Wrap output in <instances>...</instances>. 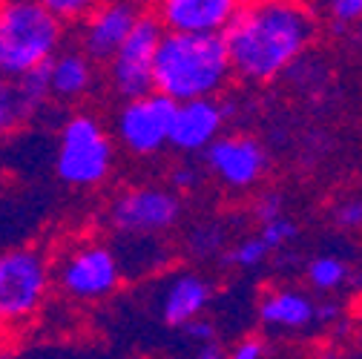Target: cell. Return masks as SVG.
Here are the masks:
<instances>
[{
    "mask_svg": "<svg viewBox=\"0 0 362 359\" xmlns=\"http://www.w3.org/2000/svg\"><path fill=\"white\" fill-rule=\"evenodd\" d=\"M320 32L305 0H247L224 29L233 75L247 83H270L308 55Z\"/></svg>",
    "mask_w": 362,
    "mask_h": 359,
    "instance_id": "obj_1",
    "label": "cell"
},
{
    "mask_svg": "<svg viewBox=\"0 0 362 359\" xmlns=\"http://www.w3.org/2000/svg\"><path fill=\"white\" fill-rule=\"evenodd\" d=\"M233 64L224 35L164 32L156 55V89L173 101L216 98L228 89Z\"/></svg>",
    "mask_w": 362,
    "mask_h": 359,
    "instance_id": "obj_2",
    "label": "cell"
},
{
    "mask_svg": "<svg viewBox=\"0 0 362 359\" xmlns=\"http://www.w3.org/2000/svg\"><path fill=\"white\" fill-rule=\"evenodd\" d=\"M66 20L37 0H0V78L18 81L64 49Z\"/></svg>",
    "mask_w": 362,
    "mask_h": 359,
    "instance_id": "obj_3",
    "label": "cell"
},
{
    "mask_svg": "<svg viewBox=\"0 0 362 359\" xmlns=\"http://www.w3.org/2000/svg\"><path fill=\"white\" fill-rule=\"evenodd\" d=\"M55 282V267L40 247L0 250V331L26 325L43 307Z\"/></svg>",
    "mask_w": 362,
    "mask_h": 359,
    "instance_id": "obj_4",
    "label": "cell"
},
{
    "mask_svg": "<svg viewBox=\"0 0 362 359\" xmlns=\"http://www.w3.org/2000/svg\"><path fill=\"white\" fill-rule=\"evenodd\" d=\"M112 139L95 115L75 112L64 121L55 155V172L64 184L78 190L98 187L112 172Z\"/></svg>",
    "mask_w": 362,
    "mask_h": 359,
    "instance_id": "obj_5",
    "label": "cell"
},
{
    "mask_svg": "<svg viewBox=\"0 0 362 359\" xmlns=\"http://www.w3.org/2000/svg\"><path fill=\"white\" fill-rule=\"evenodd\" d=\"M124 264L118 250L104 242L83 239L69 245L55 261V285L75 302H101L124 282Z\"/></svg>",
    "mask_w": 362,
    "mask_h": 359,
    "instance_id": "obj_6",
    "label": "cell"
},
{
    "mask_svg": "<svg viewBox=\"0 0 362 359\" xmlns=\"http://www.w3.org/2000/svg\"><path fill=\"white\" fill-rule=\"evenodd\" d=\"M164 23L156 12H144V18L135 23L129 37L121 43V49L107 64V78L112 95L121 101H135L156 93V55L164 37Z\"/></svg>",
    "mask_w": 362,
    "mask_h": 359,
    "instance_id": "obj_7",
    "label": "cell"
},
{
    "mask_svg": "<svg viewBox=\"0 0 362 359\" xmlns=\"http://www.w3.org/2000/svg\"><path fill=\"white\" fill-rule=\"evenodd\" d=\"M181 199L173 187L141 184L118 193L104 218L115 236H164L181 221Z\"/></svg>",
    "mask_w": 362,
    "mask_h": 359,
    "instance_id": "obj_8",
    "label": "cell"
},
{
    "mask_svg": "<svg viewBox=\"0 0 362 359\" xmlns=\"http://www.w3.org/2000/svg\"><path fill=\"white\" fill-rule=\"evenodd\" d=\"M178 101L164 93H150L144 98L124 101L115 112V136L129 155L150 158L170 147L173 121H175Z\"/></svg>",
    "mask_w": 362,
    "mask_h": 359,
    "instance_id": "obj_9",
    "label": "cell"
},
{
    "mask_svg": "<svg viewBox=\"0 0 362 359\" xmlns=\"http://www.w3.org/2000/svg\"><path fill=\"white\" fill-rule=\"evenodd\" d=\"M147 12L144 0H98L78 23V47L95 64H110Z\"/></svg>",
    "mask_w": 362,
    "mask_h": 359,
    "instance_id": "obj_10",
    "label": "cell"
},
{
    "mask_svg": "<svg viewBox=\"0 0 362 359\" xmlns=\"http://www.w3.org/2000/svg\"><path fill=\"white\" fill-rule=\"evenodd\" d=\"M204 167L228 190H250L267 170V153L253 136H218L204 153Z\"/></svg>",
    "mask_w": 362,
    "mask_h": 359,
    "instance_id": "obj_11",
    "label": "cell"
},
{
    "mask_svg": "<svg viewBox=\"0 0 362 359\" xmlns=\"http://www.w3.org/2000/svg\"><path fill=\"white\" fill-rule=\"evenodd\" d=\"M247 0H156V15L167 32L221 35Z\"/></svg>",
    "mask_w": 362,
    "mask_h": 359,
    "instance_id": "obj_12",
    "label": "cell"
},
{
    "mask_svg": "<svg viewBox=\"0 0 362 359\" xmlns=\"http://www.w3.org/2000/svg\"><path fill=\"white\" fill-rule=\"evenodd\" d=\"M228 115H224L221 101L216 98H199V101H185L175 110V121H173V136H170V147L185 153V155H196L204 153L218 136Z\"/></svg>",
    "mask_w": 362,
    "mask_h": 359,
    "instance_id": "obj_13",
    "label": "cell"
},
{
    "mask_svg": "<svg viewBox=\"0 0 362 359\" xmlns=\"http://www.w3.org/2000/svg\"><path fill=\"white\" fill-rule=\"evenodd\" d=\"M213 299V285L199 276V273H175L158 299V313H161V322L170 328H185L190 319L202 317L204 307Z\"/></svg>",
    "mask_w": 362,
    "mask_h": 359,
    "instance_id": "obj_14",
    "label": "cell"
},
{
    "mask_svg": "<svg viewBox=\"0 0 362 359\" xmlns=\"http://www.w3.org/2000/svg\"><path fill=\"white\" fill-rule=\"evenodd\" d=\"M259 319L267 328L302 334L316 325V302L296 288H270L259 299Z\"/></svg>",
    "mask_w": 362,
    "mask_h": 359,
    "instance_id": "obj_15",
    "label": "cell"
},
{
    "mask_svg": "<svg viewBox=\"0 0 362 359\" xmlns=\"http://www.w3.org/2000/svg\"><path fill=\"white\" fill-rule=\"evenodd\" d=\"M52 98L58 101H81L93 93L95 86V61L89 58L81 47L78 49H61L52 64Z\"/></svg>",
    "mask_w": 362,
    "mask_h": 359,
    "instance_id": "obj_16",
    "label": "cell"
},
{
    "mask_svg": "<svg viewBox=\"0 0 362 359\" xmlns=\"http://www.w3.org/2000/svg\"><path fill=\"white\" fill-rule=\"evenodd\" d=\"M351 276V267L345 259L334 256V253H322V256H313L305 267V279L313 290L320 293H334L339 290Z\"/></svg>",
    "mask_w": 362,
    "mask_h": 359,
    "instance_id": "obj_17",
    "label": "cell"
},
{
    "mask_svg": "<svg viewBox=\"0 0 362 359\" xmlns=\"http://www.w3.org/2000/svg\"><path fill=\"white\" fill-rule=\"evenodd\" d=\"M52 61L40 64L35 69H29L26 75H21L15 83H18V93H21V101L26 107L29 115H37L43 107L49 104L52 98V69H49Z\"/></svg>",
    "mask_w": 362,
    "mask_h": 359,
    "instance_id": "obj_18",
    "label": "cell"
},
{
    "mask_svg": "<svg viewBox=\"0 0 362 359\" xmlns=\"http://www.w3.org/2000/svg\"><path fill=\"white\" fill-rule=\"evenodd\" d=\"M32 115L26 112L23 101H21V93H18V83L9 81V78H0V136L18 124H26Z\"/></svg>",
    "mask_w": 362,
    "mask_h": 359,
    "instance_id": "obj_19",
    "label": "cell"
},
{
    "mask_svg": "<svg viewBox=\"0 0 362 359\" xmlns=\"http://www.w3.org/2000/svg\"><path fill=\"white\" fill-rule=\"evenodd\" d=\"M270 253H274V247H270L262 236H247L233 250L224 253L221 259H224V264H236V267H245V271H256V267H262L270 259Z\"/></svg>",
    "mask_w": 362,
    "mask_h": 359,
    "instance_id": "obj_20",
    "label": "cell"
},
{
    "mask_svg": "<svg viewBox=\"0 0 362 359\" xmlns=\"http://www.w3.org/2000/svg\"><path fill=\"white\" fill-rule=\"evenodd\" d=\"M325 9L334 35H342L348 26L362 20V0H325Z\"/></svg>",
    "mask_w": 362,
    "mask_h": 359,
    "instance_id": "obj_21",
    "label": "cell"
},
{
    "mask_svg": "<svg viewBox=\"0 0 362 359\" xmlns=\"http://www.w3.org/2000/svg\"><path fill=\"white\" fill-rule=\"evenodd\" d=\"M259 236H262L270 247H274V253H276V250L288 247V245L299 236V228H296V221H293L291 216H279V218H274V221H264L262 230H259Z\"/></svg>",
    "mask_w": 362,
    "mask_h": 359,
    "instance_id": "obj_22",
    "label": "cell"
},
{
    "mask_svg": "<svg viewBox=\"0 0 362 359\" xmlns=\"http://www.w3.org/2000/svg\"><path fill=\"white\" fill-rule=\"evenodd\" d=\"M187 245H190V253H193V256L207 259L210 253L221 250V245H224V230L218 228V224H202V228H196V230L190 233Z\"/></svg>",
    "mask_w": 362,
    "mask_h": 359,
    "instance_id": "obj_23",
    "label": "cell"
},
{
    "mask_svg": "<svg viewBox=\"0 0 362 359\" xmlns=\"http://www.w3.org/2000/svg\"><path fill=\"white\" fill-rule=\"evenodd\" d=\"M49 12H55L61 20H81L83 15H89V9H95L98 0H37Z\"/></svg>",
    "mask_w": 362,
    "mask_h": 359,
    "instance_id": "obj_24",
    "label": "cell"
},
{
    "mask_svg": "<svg viewBox=\"0 0 362 359\" xmlns=\"http://www.w3.org/2000/svg\"><path fill=\"white\" fill-rule=\"evenodd\" d=\"M334 224L339 230H359L362 228V199H345L334 207Z\"/></svg>",
    "mask_w": 362,
    "mask_h": 359,
    "instance_id": "obj_25",
    "label": "cell"
},
{
    "mask_svg": "<svg viewBox=\"0 0 362 359\" xmlns=\"http://www.w3.org/2000/svg\"><path fill=\"white\" fill-rule=\"evenodd\" d=\"M253 216H256V221H262V224L285 216V199H282L276 190L262 193V196L256 199V204H253Z\"/></svg>",
    "mask_w": 362,
    "mask_h": 359,
    "instance_id": "obj_26",
    "label": "cell"
},
{
    "mask_svg": "<svg viewBox=\"0 0 362 359\" xmlns=\"http://www.w3.org/2000/svg\"><path fill=\"white\" fill-rule=\"evenodd\" d=\"M170 184L175 193H190L202 184V170H196L193 164H181L170 172Z\"/></svg>",
    "mask_w": 362,
    "mask_h": 359,
    "instance_id": "obj_27",
    "label": "cell"
},
{
    "mask_svg": "<svg viewBox=\"0 0 362 359\" xmlns=\"http://www.w3.org/2000/svg\"><path fill=\"white\" fill-rule=\"evenodd\" d=\"M267 353V345L262 336H242L233 348H230V359H264Z\"/></svg>",
    "mask_w": 362,
    "mask_h": 359,
    "instance_id": "obj_28",
    "label": "cell"
},
{
    "mask_svg": "<svg viewBox=\"0 0 362 359\" xmlns=\"http://www.w3.org/2000/svg\"><path fill=\"white\" fill-rule=\"evenodd\" d=\"M348 317L345 307L337 302V299H325V302H316V325H325V328H334L337 322H342Z\"/></svg>",
    "mask_w": 362,
    "mask_h": 359,
    "instance_id": "obj_29",
    "label": "cell"
},
{
    "mask_svg": "<svg viewBox=\"0 0 362 359\" xmlns=\"http://www.w3.org/2000/svg\"><path fill=\"white\" fill-rule=\"evenodd\" d=\"M181 334H185L187 339H193V342H210V339H216V325L210 322V319H204V317H196V319H190L185 328H181Z\"/></svg>",
    "mask_w": 362,
    "mask_h": 359,
    "instance_id": "obj_30",
    "label": "cell"
},
{
    "mask_svg": "<svg viewBox=\"0 0 362 359\" xmlns=\"http://www.w3.org/2000/svg\"><path fill=\"white\" fill-rule=\"evenodd\" d=\"M196 359H230V351L224 348L218 339H210V342H202L199 345Z\"/></svg>",
    "mask_w": 362,
    "mask_h": 359,
    "instance_id": "obj_31",
    "label": "cell"
},
{
    "mask_svg": "<svg viewBox=\"0 0 362 359\" xmlns=\"http://www.w3.org/2000/svg\"><path fill=\"white\" fill-rule=\"evenodd\" d=\"M313 359H345V356H342V351H339V348L325 345V348H320V351L313 353Z\"/></svg>",
    "mask_w": 362,
    "mask_h": 359,
    "instance_id": "obj_32",
    "label": "cell"
},
{
    "mask_svg": "<svg viewBox=\"0 0 362 359\" xmlns=\"http://www.w3.org/2000/svg\"><path fill=\"white\" fill-rule=\"evenodd\" d=\"M348 285H351L354 290H359V293H362V271H351V276H348Z\"/></svg>",
    "mask_w": 362,
    "mask_h": 359,
    "instance_id": "obj_33",
    "label": "cell"
},
{
    "mask_svg": "<svg viewBox=\"0 0 362 359\" xmlns=\"http://www.w3.org/2000/svg\"><path fill=\"white\" fill-rule=\"evenodd\" d=\"M356 322L362 325V302H359V307H356Z\"/></svg>",
    "mask_w": 362,
    "mask_h": 359,
    "instance_id": "obj_34",
    "label": "cell"
}]
</instances>
